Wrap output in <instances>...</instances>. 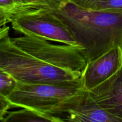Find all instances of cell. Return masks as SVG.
Returning a JSON list of instances; mask_svg holds the SVG:
<instances>
[{
  "label": "cell",
  "instance_id": "6da1fadb",
  "mask_svg": "<svg viewBox=\"0 0 122 122\" xmlns=\"http://www.w3.org/2000/svg\"><path fill=\"white\" fill-rule=\"evenodd\" d=\"M79 46L32 35L0 41V68L17 83L82 85L87 62Z\"/></svg>",
  "mask_w": 122,
  "mask_h": 122
},
{
  "label": "cell",
  "instance_id": "7a4b0ae2",
  "mask_svg": "<svg viewBox=\"0 0 122 122\" xmlns=\"http://www.w3.org/2000/svg\"><path fill=\"white\" fill-rule=\"evenodd\" d=\"M51 11L69 29L87 63L122 46V14L87 9L70 2Z\"/></svg>",
  "mask_w": 122,
  "mask_h": 122
},
{
  "label": "cell",
  "instance_id": "3957f363",
  "mask_svg": "<svg viewBox=\"0 0 122 122\" xmlns=\"http://www.w3.org/2000/svg\"><path fill=\"white\" fill-rule=\"evenodd\" d=\"M87 93L82 85L17 83L7 98L12 107L29 108L63 122L62 117L78 107Z\"/></svg>",
  "mask_w": 122,
  "mask_h": 122
},
{
  "label": "cell",
  "instance_id": "277c9868",
  "mask_svg": "<svg viewBox=\"0 0 122 122\" xmlns=\"http://www.w3.org/2000/svg\"><path fill=\"white\" fill-rule=\"evenodd\" d=\"M10 23L13 29L23 35L79 46L69 29L51 10L37 9L18 13L13 17Z\"/></svg>",
  "mask_w": 122,
  "mask_h": 122
},
{
  "label": "cell",
  "instance_id": "5b68a950",
  "mask_svg": "<svg viewBox=\"0 0 122 122\" xmlns=\"http://www.w3.org/2000/svg\"><path fill=\"white\" fill-rule=\"evenodd\" d=\"M122 65V46H116L87 63L82 75V86L93 89L110 78Z\"/></svg>",
  "mask_w": 122,
  "mask_h": 122
},
{
  "label": "cell",
  "instance_id": "8992f818",
  "mask_svg": "<svg viewBox=\"0 0 122 122\" xmlns=\"http://www.w3.org/2000/svg\"><path fill=\"white\" fill-rule=\"evenodd\" d=\"M87 91L96 103L122 121V65L110 78Z\"/></svg>",
  "mask_w": 122,
  "mask_h": 122
},
{
  "label": "cell",
  "instance_id": "52a82bcc",
  "mask_svg": "<svg viewBox=\"0 0 122 122\" xmlns=\"http://www.w3.org/2000/svg\"><path fill=\"white\" fill-rule=\"evenodd\" d=\"M62 119L63 122H122L96 103L88 93L81 104L68 111Z\"/></svg>",
  "mask_w": 122,
  "mask_h": 122
},
{
  "label": "cell",
  "instance_id": "ba28073f",
  "mask_svg": "<svg viewBox=\"0 0 122 122\" xmlns=\"http://www.w3.org/2000/svg\"><path fill=\"white\" fill-rule=\"evenodd\" d=\"M2 122H62L58 117L41 113L29 108L8 112Z\"/></svg>",
  "mask_w": 122,
  "mask_h": 122
},
{
  "label": "cell",
  "instance_id": "9c48e42d",
  "mask_svg": "<svg viewBox=\"0 0 122 122\" xmlns=\"http://www.w3.org/2000/svg\"><path fill=\"white\" fill-rule=\"evenodd\" d=\"M18 7V13L37 9L53 10L63 7L69 0H14Z\"/></svg>",
  "mask_w": 122,
  "mask_h": 122
},
{
  "label": "cell",
  "instance_id": "30bf717a",
  "mask_svg": "<svg viewBox=\"0 0 122 122\" xmlns=\"http://www.w3.org/2000/svg\"><path fill=\"white\" fill-rule=\"evenodd\" d=\"M17 82L10 75L0 68V95L7 98L16 87Z\"/></svg>",
  "mask_w": 122,
  "mask_h": 122
},
{
  "label": "cell",
  "instance_id": "8fae6325",
  "mask_svg": "<svg viewBox=\"0 0 122 122\" xmlns=\"http://www.w3.org/2000/svg\"><path fill=\"white\" fill-rule=\"evenodd\" d=\"M92 10L122 14V0H101Z\"/></svg>",
  "mask_w": 122,
  "mask_h": 122
},
{
  "label": "cell",
  "instance_id": "7c38bea8",
  "mask_svg": "<svg viewBox=\"0 0 122 122\" xmlns=\"http://www.w3.org/2000/svg\"><path fill=\"white\" fill-rule=\"evenodd\" d=\"M17 13L18 7L14 0H0V17L6 18L10 21Z\"/></svg>",
  "mask_w": 122,
  "mask_h": 122
},
{
  "label": "cell",
  "instance_id": "4fadbf2b",
  "mask_svg": "<svg viewBox=\"0 0 122 122\" xmlns=\"http://www.w3.org/2000/svg\"><path fill=\"white\" fill-rule=\"evenodd\" d=\"M11 108L12 107L7 98L0 95V122L2 121Z\"/></svg>",
  "mask_w": 122,
  "mask_h": 122
},
{
  "label": "cell",
  "instance_id": "5bb4252c",
  "mask_svg": "<svg viewBox=\"0 0 122 122\" xmlns=\"http://www.w3.org/2000/svg\"><path fill=\"white\" fill-rule=\"evenodd\" d=\"M101 0H69V2L87 9H92L98 2Z\"/></svg>",
  "mask_w": 122,
  "mask_h": 122
},
{
  "label": "cell",
  "instance_id": "9a60e30c",
  "mask_svg": "<svg viewBox=\"0 0 122 122\" xmlns=\"http://www.w3.org/2000/svg\"><path fill=\"white\" fill-rule=\"evenodd\" d=\"M10 21L6 18L0 17V41L9 35L10 27L8 25Z\"/></svg>",
  "mask_w": 122,
  "mask_h": 122
}]
</instances>
